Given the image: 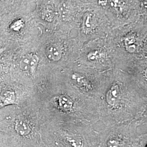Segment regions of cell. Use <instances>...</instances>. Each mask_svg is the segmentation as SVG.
I'll return each mask as SVG.
<instances>
[{"label":"cell","instance_id":"1","mask_svg":"<svg viewBox=\"0 0 147 147\" xmlns=\"http://www.w3.org/2000/svg\"><path fill=\"white\" fill-rule=\"evenodd\" d=\"M15 130L21 137H26L31 133V129L29 124L22 119H16L15 123Z\"/></svg>","mask_w":147,"mask_h":147},{"label":"cell","instance_id":"2","mask_svg":"<svg viewBox=\"0 0 147 147\" xmlns=\"http://www.w3.org/2000/svg\"><path fill=\"white\" fill-rule=\"evenodd\" d=\"M46 55L47 58L53 61H58L62 57L60 48L56 45H50L46 49Z\"/></svg>","mask_w":147,"mask_h":147},{"label":"cell","instance_id":"3","mask_svg":"<svg viewBox=\"0 0 147 147\" xmlns=\"http://www.w3.org/2000/svg\"><path fill=\"white\" fill-rule=\"evenodd\" d=\"M120 96V90L117 85L113 86L106 94V101L109 105L113 106L118 102Z\"/></svg>","mask_w":147,"mask_h":147},{"label":"cell","instance_id":"4","mask_svg":"<svg viewBox=\"0 0 147 147\" xmlns=\"http://www.w3.org/2000/svg\"><path fill=\"white\" fill-rule=\"evenodd\" d=\"M58 104L62 110L66 111L71 110L73 106L71 99L66 95H62L59 98Z\"/></svg>","mask_w":147,"mask_h":147},{"label":"cell","instance_id":"5","mask_svg":"<svg viewBox=\"0 0 147 147\" xmlns=\"http://www.w3.org/2000/svg\"><path fill=\"white\" fill-rule=\"evenodd\" d=\"M1 99L3 105H9L15 104L16 96L14 93L11 91H5L1 96Z\"/></svg>","mask_w":147,"mask_h":147},{"label":"cell","instance_id":"6","mask_svg":"<svg viewBox=\"0 0 147 147\" xmlns=\"http://www.w3.org/2000/svg\"><path fill=\"white\" fill-rule=\"evenodd\" d=\"M32 53H28L24 56L20 61L19 66L22 71H29Z\"/></svg>","mask_w":147,"mask_h":147},{"label":"cell","instance_id":"7","mask_svg":"<svg viewBox=\"0 0 147 147\" xmlns=\"http://www.w3.org/2000/svg\"><path fill=\"white\" fill-rule=\"evenodd\" d=\"M39 57L36 54L32 53L31 61H30V69L29 71L31 75H34L37 69V66L39 62Z\"/></svg>","mask_w":147,"mask_h":147},{"label":"cell","instance_id":"8","mask_svg":"<svg viewBox=\"0 0 147 147\" xmlns=\"http://www.w3.org/2000/svg\"><path fill=\"white\" fill-rule=\"evenodd\" d=\"M72 79L76 84L80 87H86L87 85V82L85 78L80 74H74L72 75Z\"/></svg>","mask_w":147,"mask_h":147},{"label":"cell","instance_id":"9","mask_svg":"<svg viewBox=\"0 0 147 147\" xmlns=\"http://www.w3.org/2000/svg\"><path fill=\"white\" fill-rule=\"evenodd\" d=\"M23 26V22L21 20H17L14 23H13L11 25V28L14 31H18Z\"/></svg>","mask_w":147,"mask_h":147},{"label":"cell","instance_id":"10","mask_svg":"<svg viewBox=\"0 0 147 147\" xmlns=\"http://www.w3.org/2000/svg\"><path fill=\"white\" fill-rule=\"evenodd\" d=\"M5 50V47H0V56L2 54V53H3Z\"/></svg>","mask_w":147,"mask_h":147}]
</instances>
